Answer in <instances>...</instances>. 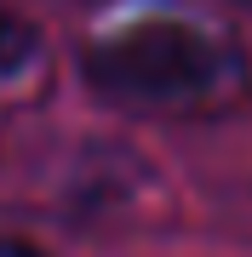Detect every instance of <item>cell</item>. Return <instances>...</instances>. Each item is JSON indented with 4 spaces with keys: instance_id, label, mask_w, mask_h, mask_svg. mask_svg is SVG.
I'll list each match as a JSON object with an SVG mask.
<instances>
[{
    "instance_id": "1",
    "label": "cell",
    "mask_w": 252,
    "mask_h": 257,
    "mask_svg": "<svg viewBox=\"0 0 252 257\" xmlns=\"http://www.w3.org/2000/svg\"><path fill=\"white\" fill-rule=\"evenodd\" d=\"M80 74L121 109H189L235 80V57L189 18H132L86 46Z\"/></svg>"
},
{
    "instance_id": "2",
    "label": "cell",
    "mask_w": 252,
    "mask_h": 257,
    "mask_svg": "<svg viewBox=\"0 0 252 257\" xmlns=\"http://www.w3.org/2000/svg\"><path fill=\"white\" fill-rule=\"evenodd\" d=\"M35 63H40V29L29 23L23 12L0 6V86L23 80Z\"/></svg>"
},
{
    "instance_id": "3",
    "label": "cell",
    "mask_w": 252,
    "mask_h": 257,
    "mask_svg": "<svg viewBox=\"0 0 252 257\" xmlns=\"http://www.w3.org/2000/svg\"><path fill=\"white\" fill-rule=\"evenodd\" d=\"M0 257H52V251H40L35 240H18V234H0Z\"/></svg>"
},
{
    "instance_id": "4",
    "label": "cell",
    "mask_w": 252,
    "mask_h": 257,
    "mask_svg": "<svg viewBox=\"0 0 252 257\" xmlns=\"http://www.w3.org/2000/svg\"><path fill=\"white\" fill-rule=\"evenodd\" d=\"M246 6H252V0H246Z\"/></svg>"
}]
</instances>
